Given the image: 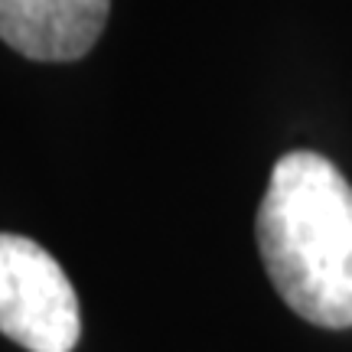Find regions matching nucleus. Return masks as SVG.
<instances>
[{
	"mask_svg": "<svg viewBox=\"0 0 352 352\" xmlns=\"http://www.w3.org/2000/svg\"><path fill=\"white\" fill-rule=\"evenodd\" d=\"M0 333L30 352H72L82 316L72 280L33 239L0 232Z\"/></svg>",
	"mask_w": 352,
	"mask_h": 352,
	"instance_id": "nucleus-2",
	"label": "nucleus"
},
{
	"mask_svg": "<svg viewBox=\"0 0 352 352\" xmlns=\"http://www.w3.org/2000/svg\"><path fill=\"white\" fill-rule=\"evenodd\" d=\"M277 297L323 329L352 327V186L333 160L290 151L271 170L254 219Z\"/></svg>",
	"mask_w": 352,
	"mask_h": 352,
	"instance_id": "nucleus-1",
	"label": "nucleus"
},
{
	"mask_svg": "<svg viewBox=\"0 0 352 352\" xmlns=\"http://www.w3.org/2000/svg\"><path fill=\"white\" fill-rule=\"evenodd\" d=\"M111 0H0V39L36 63L82 59L108 23Z\"/></svg>",
	"mask_w": 352,
	"mask_h": 352,
	"instance_id": "nucleus-3",
	"label": "nucleus"
}]
</instances>
